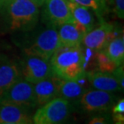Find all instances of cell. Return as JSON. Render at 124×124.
Wrapping results in <instances>:
<instances>
[{
    "label": "cell",
    "mask_w": 124,
    "mask_h": 124,
    "mask_svg": "<svg viewBox=\"0 0 124 124\" xmlns=\"http://www.w3.org/2000/svg\"><path fill=\"white\" fill-rule=\"evenodd\" d=\"M49 62L53 74L61 79L78 81L85 77V55L81 45L61 46Z\"/></svg>",
    "instance_id": "6da1fadb"
},
{
    "label": "cell",
    "mask_w": 124,
    "mask_h": 124,
    "mask_svg": "<svg viewBox=\"0 0 124 124\" xmlns=\"http://www.w3.org/2000/svg\"><path fill=\"white\" fill-rule=\"evenodd\" d=\"M0 15L11 30H28L38 20L39 7L31 0H0Z\"/></svg>",
    "instance_id": "7a4b0ae2"
},
{
    "label": "cell",
    "mask_w": 124,
    "mask_h": 124,
    "mask_svg": "<svg viewBox=\"0 0 124 124\" xmlns=\"http://www.w3.org/2000/svg\"><path fill=\"white\" fill-rule=\"evenodd\" d=\"M71 103L65 99L57 97L40 106L32 117L36 124H56L64 121L69 117Z\"/></svg>",
    "instance_id": "3957f363"
},
{
    "label": "cell",
    "mask_w": 124,
    "mask_h": 124,
    "mask_svg": "<svg viewBox=\"0 0 124 124\" xmlns=\"http://www.w3.org/2000/svg\"><path fill=\"white\" fill-rule=\"evenodd\" d=\"M61 46L57 30L55 26H52L42 31L32 44L24 49V53L49 61Z\"/></svg>",
    "instance_id": "277c9868"
},
{
    "label": "cell",
    "mask_w": 124,
    "mask_h": 124,
    "mask_svg": "<svg viewBox=\"0 0 124 124\" xmlns=\"http://www.w3.org/2000/svg\"><path fill=\"white\" fill-rule=\"evenodd\" d=\"M0 103L13 104L28 108L36 106L33 84L22 77L19 78L1 96Z\"/></svg>",
    "instance_id": "5b68a950"
},
{
    "label": "cell",
    "mask_w": 124,
    "mask_h": 124,
    "mask_svg": "<svg viewBox=\"0 0 124 124\" xmlns=\"http://www.w3.org/2000/svg\"><path fill=\"white\" fill-rule=\"evenodd\" d=\"M21 63V76L32 84L54 75L49 61L36 56L26 55Z\"/></svg>",
    "instance_id": "8992f818"
},
{
    "label": "cell",
    "mask_w": 124,
    "mask_h": 124,
    "mask_svg": "<svg viewBox=\"0 0 124 124\" xmlns=\"http://www.w3.org/2000/svg\"><path fill=\"white\" fill-rule=\"evenodd\" d=\"M114 101L115 99L111 92L95 89L85 90L81 97L79 103L84 110L95 112L109 110L113 106Z\"/></svg>",
    "instance_id": "52a82bcc"
},
{
    "label": "cell",
    "mask_w": 124,
    "mask_h": 124,
    "mask_svg": "<svg viewBox=\"0 0 124 124\" xmlns=\"http://www.w3.org/2000/svg\"><path fill=\"white\" fill-rule=\"evenodd\" d=\"M114 26L102 22L98 28L92 29L85 35L81 44L93 51L102 50L111 39L115 37Z\"/></svg>",
    "instance_id": "ba28073f"
},
{
    "label": "cell",
    "mask_w": 124,
    "mask_h": 124,
    "mask_svg": "<svg viewBox=\"0 0 124 124\" xmlns=\"http://www.w3.org/2000/svg\"><path fill=\"white\" fill-rule=\"evenodd\" d=\"M44 16L52 26H60L73 22L69 7V0H44Z\"/></svg>",
    "instance_id": "9c48e42d"
},
{
    "label": "cell",
    "mask_w": 124,
    "mask_h": 124,
    "mask_svg": "<svg viewBox=\"0 0 124 124\" xmlns=\"http://www.w3.org/2000/svg\"><path fill=\"white\" fill-rule=\"evenodd\" d=\"M61 78L55 75L33 84L36 106H43L53 98H57Z\"/></svg>",
    "instance_id": "30bf717a"
},
{
    "label": "cell",
    "mask_w": 124,
    "mask_h": 124,
    "mask_svg": "<svg viewBox=\"0 0 124 124\" xmlns=\"http://www.w3.org/2000/svg\"><path fill=\"white\" fill-rule=\"evenodd\" d=\"M28 107L0 103V124H28L32 123Z\"/></svg>",
    "instance_id": "8fae6325"
},
{
    "label": "cell",
    "mask_w": 124,
    "mask_h": 124,
    "mask_svg": "<svg viewBox=\"0 0 124 124\" xmlns=\"http://www.w3.org/2000/svg\"><path fill=\"white\" fill-rule=\"evenodd\" d=\"M21 77L18 64L6 56H0V98Z\"/></svg>",
    "instance_id": "7c38bea8"
},
{
    "label": "cell",
    "mask_w": 124,
    "mask_h": 124,
    "mask_svg": "<svg viewBox=\"0 0 124 124\" xmlns=\"http://www.w3.org/2000/svg\"><path fill=\"white\" fill-rule=\"evenodd\" d=\"M58 27L57 32L61 46L81 45L84 36L87 33L85 29L75 21L63 23Z\"/></svg>",
    "instance_id": "4fadbf2b"
},
{
    "label": "cell",
    "mask_w": 124,
    "mask_h": 124,
    "mask_svg": "<svg viewBox=\"0 0 124 124\" xmlns=\"http://www.w3.org/2000/svg\"><path fill=\"white\" fill-rule=\"evenodd\" d=\"M85 77H87L88 81L92 87L96 90L115 92L123 90L119 83L114 76L112 73L101 71H91L86 72Z\"/></svg>",
    "instance_id": "5bb4252c"
},
{
    "label": "cell",
    "mask_w": 124,
    "mask_h": 124,
    "mask_svg": "<svg viewBox=\"0 0 124 124\" xmlns=\"http://www.w3.org/2000/svg\"><path fill=\"white\" fill-rule=\"evenodd\" d=\"M85 90L78 81L64 80L61 78L57 97L65 99L69 103H76L79 102L81 97Z\"/></svg>",
    "instance_id": "9a60e30c"
},
{
    "label": "cell",
    "mask_w": 124,
    "mask_h": 124,
    "mask_svg": "<svg viewBox=\"0 0 124 124\" xmlns=\"http://www.w3.org/2000/svg\"><path fill=\"white\" fill-rule=\"evenodd\" d=\"M69 7L73 20L82 26L87 32L92 30L94 25V19L90 9L72 0H69Z\"/></svg>",
    "instance_id": "2e32d148"
},
{
    "label": "cell",
    "mask_w": 124,
    "mask_h": 124,
    "mask_svg": "<svg viewBox=\"0 0 124 124\" xmlns=\"http://www.w3.org/2000/svg\"><path fill=\"white\" fill-rule=\"evenodd\" d=\"M107 56L118 66L123 64L124 61V38L118 36L113 38L103 49Z\"/></svg>",
    "instance_id": "e0dca14e"
},
{
    "label": "cell",
    "mask_w": 124,
    "mask_h": 124,
    "mask_svg": "<svg viewBox=\"0 0 124 124\" xmlns=\"http://www.w3.org/2000/svg\"><path fill=\"white\" fill-rule=\"evenodd\" d=\"M95 64L98 67V71L108 73H112L118 67L115 62L111 61V59L107 56L103 49L96 52Z\"/></svg>",
    "instance_id": "ac0fdd59"
},
{
    "label": "cell",
    "mask_w": 124,
    "mask_h": 124,
    "mask_svg": "<svg viewBox=\"0 0 124 124\" xmlns=\"http://www.w3.org/2000/svg\"><path fill=\"white\" fill-rule=\"evenodd\" d=\"M76 3L94 11L96 15L101 17L106 11V3L105 0H72Z\"/></svg>",
    "instance_id": "d6986e66"
},
{
    "label": "cell",
    "mask_w": 124,
    "mask_h": 124,
    "mask_svg": "<svg viewBox=\"0 0 124 124\" xmlns=\"http://www.w3.org/2000/svg\"><path fill=\"white\" fill-rule=\"evenodd\" d=\"M114 12L119 19L124 18V0H114Z\"/></svg>",
    "instance_id": "ffe728a7"
},
{
    "label": "cell",
    "mask_w": 124,
    "mask_h": 124,
    "mask_svg": "<svg viewBox=\"0 0 124 124\" xmlns=\"http://www.w3.org/2000/svg\"><path fill=\"white\" fill-rule=\"evenodd\" d=\"M112 73L114 74V76L115 77V78L117 79V81H118L119 83L120 86L122 87V89L123 90V87H124V81H123V78H124V73H123V64H120L118 65L117 68H116L115 70L112 72Z\"/></svg>",
    "instance_id": "44dd1931"
},
{
    "label": "cell",
    "mask_w": 124,
    "mask_h": 124,
    "mask_svg": "<svg viewBox=\"0 0 124 124\" xmlns=\"http://www.w3.org/2000/svg\"><path fill=\"white\" fill-rule=\"evenodd\" d=\"M113 114H124V100L123 98L113 107Z\"/></svg>",
    "instance_id": "7402d4cb"
},
{
    "label": "cell",
    "mask_w": 124,
    "mask_h": 124,
    "mask_svg": "<svg viewBox=\"0 0 124 124\" xmlns=\"http://www.w3.org/2000/svg\"><path fill=\"white\" fill-rule=\"evenodd\" d=\"M114 121L116 123L123 124L124 123V114H114Z\"/></svg>",
    "instance_id": "603a6c76"
},
{
    "label": "cell",
    "mask_w": 124,
    "mask_h": 124,
    "mask_svg": "<svg viewBox=\"0 0 124 124\" xmlns=\"http://www.w3.org/2000/svg\"><path fill=\"white\" fill-rule=\"evenodd\" d=\"M106 119L101 117H94L90 121V124H98V123H106Z\"/></svg>",
    "instance_id": "cb8c5ba5"
},
{
    "label": "cell",
    "mask_w": 124,
    "mask_h": 124,
    "mask_svg": "<svg viewBox=\"0 0 124 124\" xmlns=\"http://www.w3.org/2000/svg\"><path fill=\"white\" fill-rule=\"evenodd\" d=\"M31 1L33 2L37 7H41L44 2V0H31Z\"/></svg>",
    "instance_id": "d4e9b609"
}]
</instances>
